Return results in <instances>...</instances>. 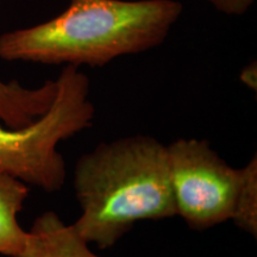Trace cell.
<instances>
[{
    "mask_svg": "<svg viewBox=\"0 0 257 257\" xmlns=\"http://www.w3.org/2000/svg\"><path fill=\"white\" fill-rule=\"evenodd\" d=\"M181 14L178 0H70L44 23L0 35V59L102 67L160 46Z\"/></svg>",
    "mask_w": 257,
    "mask_h": 257,
    "instance_id": "obj_1",
    "label": "cell"
},
{
    "mask_svg": "<svg viewBox=\"0 0 257 257\" xmlns=\"http://www.w3.org/2000/svg\"><path fill=\"white\" fill-rule=\"evenodd\" d=\"M74 187L87 243L113 246L136 221L176 216L167 146L144 135L101 143L80 157Z\"/></svg>",
    "mask_w": 257,
    "mask_h": 257,
    "instance_id": "obj_2",
    "label": "cell"
},
{
    "mask_svg": "<svg viewBox=\"0 0 257 257\" xmlns=\"http://www.w3.org/2000/svg\"><path fill=\"white\" fill-rule=\"evenodd\" d=\"M176 214L192 229L205 230L238 216L256 156L245 168L225 162L206 141H175L167 146Z\"/></svg>",
    "mask_w": 257,
    "mask_h": 257,
    "instance_id": "obj_4",
    "label": "cell"
},
{
    "mask_svg": "<svg viewBox=\"0 0 257 257\" xmlns=\"http://www.w3.org/2000/svg\"><path fill=\"white\" fill-rule=\"evenodd\" d=\"M29 195L25 182L0 170V255L15 256L24 248L28 231L18 223V213Z\"/></svg>",
    "mask_w": 257,
    "mask_h": 257,
    "instance_id": "obj_7",
    "label": "cell"
},
{
    "mask_svg": "<svg viewBox=\"0 0 257 257\" xmlns=\"http://www.w3.org/2000/svg\"><path fill=\"white\" fill-rule=\"evenodd\" d=\"M214 9L225 15L239 16L251 8L255 0H206Z\"/></svg>",
    "mask_w": 257,
    "mask_h": 257,
    "instance_id": "obj_8",
    "label": "cell"
},
{
    "mask_svg": "<svg viewBox=\"0 0 257 257\" xmlns=\"http://www.w3.org/2000/svg\"><path fill=\"white\" fill-rule=\"evenodd\" d=\"M56 89L55 80H48L37 88H27L18 81L0 80V118L9 127L29 126L49 110Z\"/></svg>",
    "mask_w": 257,
    "mask_h": 257,
    "instance_id": "obj_6",
    "label": "cell"
},
{
    "mask_svg": "<svg viewBox=\"0 0 257 257\" xmlns=\"http://www.w3.org/2000/svg\"><path fill=\"white\" fill-rule=\"evenodd\" d=\"M88 244L74 225H67L55 212L41 214L28 231L24 248L11 257H101Z\"/></svg>",
    "mask_w": 257,
    "mask_h": 257,
    "instance_id": "obj_5",
    "label": "cell"
},
{
    "mask_svg": "<svg viewBox=\"0 0 257 257\" xmlns=\"http://www.w3.org/2000/svg\"><path fill=\"white\" fill-rule=\"evenodd\" d=\"M55 81L56 95L42 117L27 127L0 126V170L48 193L66 181L59 143L91 127L95 113L89 79L79 67L64 66Z\"/></svg>",
    "mask_w": 257,
    "mask_h": 257,
    "instance_id": "obj_3",
    "label": "cell"
}]
</instances>
